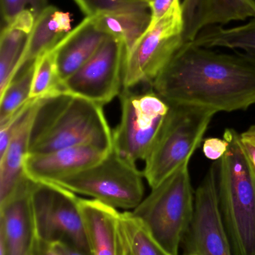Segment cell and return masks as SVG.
Wrapping results in <instances>:
<instances>
[{
  "instance_id": "6da1fadb",
  "label": "cell",
  "mask_w": 255,
  "mask_h": 255,
  "mask_svg": "<svg viewBox=\"0 0 255 255\" xmlns=\"http://www.w3.org/2000/svg\"><path fill=\"white\" fill-rule=\"evenodd\" d=\"M152 89L169 104L218 112L255 105V63L244 54L220 53L185 43L154 81Z\"/></svg>"
},
{
  "instance_id": "7a4b0ae2",
  "label": "cell",
  "mask_w": 255,
  "mask_h": 255,
  "mask_svg": "<svg viewBox=\"0 0 255 255\" xmlns=\"http://www.w3.org/2000/svg\"><path fill=\"white\" fill-rule=\"evenodd\" d=\"M82 145L112 149V132L103 106L67 92L42 99L31 129L29 154Z\"/></svg>"
},
{
  "instance_id": "3957f363",
  "label": "cell",
  "mask_w": 255,
  "mask_h": 255,
  "mask_svg": "<svg viewBox=\"0 0 255 255\" xmlns=\"http://www.w3.org/2000/svg\"><path fill=\"white\" fill-rule=\"evenodd\" d=\"M227 152L216 163L219 207L234 255H255V170L240 141L226 129Z\"/></svg>"
},
{
  "instance_id": "277c9868",
  "label": "cell",
  "mask_w": 255,
  "mask_h": 255,
  "mask_svg": "<svg viewBox=\"0 0 255 255\" xmlns=\"http://www.w3.org/2000/svg\"><path fill=\"white\" fill-rule=\"evenodd\" d=\"M187 163L154 188L131 211L170 255H179L194 214L195 191Z\"/></svg>"
},
{
  "instance_id": "5b68a950",
  "label": "cell",
  "mask_w": 255,
  "mask_h": 255,
  "mask_svg": "<svg viewBox=\"0 0 255 255\" xmlns=\"http://www.w3.org/2000/svg\"><path fill=\"white\" fill-rule=\"evenodd\" d=\"M169 105L170 110L161 131L145 160L142 173L151 189L190 163L216 115L197 106Z\"/></svg>"
},
{
  "instance_id": "8992f818",
  "label": "cell",
  "mask_w": 255,
  "mask_h": 255,
  "mask_svg": "<svg viewBox=\"0 0 255 255\" xmlns=\"http://www.w3.org/2000/svg\"><path fill=\"white\" fill-rule=\"evenodd\" d=\"M143 177L136 163L112 148L98 163L53 184L115 209L133 210L144 199Z\"/></svg>"
},
{
  "instance_id": "52a82bcc",
  "label": "cell",
  "mask_w": 255,
  "mask_h": 255,
  "mask_svg": "<svg viewBox=\"0 0 255 255\" xmlns=\"http://www.w3.org/2000/svg\"><path fill=\"white\" fill-rule=\"evenodd\" d=\"M185 43L181 2L177 0L124 55L123 89L140 84L152 85Z\"/></svg>"
},
{
  "instance_id": "ba28073f",
  "label": "cell",
  "mask_w": 255,
  "mask_h": 255,
  "mask_svg": "<svg viewBox=\"0 0 255 255\" xmlns=\"http://www.w3.org/2000/svg\"><path fill=\"white\" fill-rule=\"evenodd\" d=\"M120 100L121 121L112 132V148L133 163L145 160L161 131L170 105L153 89L144 94L123 89Z\"/></svg>"
},
{
  "instance_id": "9c48e42d",
  "label": "cell",
  "mask_w": 255,
  "mask_h": 255,
  "mask_svg": "<svg viewBox=\"0 0 255 255\" xmlns=\"http://www.w3.org/2000/svg\"><path fill=\"white\" fill-rule=\"evenodd\" d=\"M79 199L58 184L32 181L31 202L36 238L51 245L67 243L91 255Z\"/></svg>"
},
{
  "instance_id": "30bf717a",
  "label": "cell",
  "mask_w": 255,
  "mask_h": 255,
  "mask_svg": "<svg viewBox=\"0 0 255 255\" xmlns=\"http://www.w3.org/2000/svg\"><path fill=\"white\" fill-rule=\"evenodd\" d=\"M181 248L182 255H234L219 207L216 163L195 191L194 214Z\"/></svg>"
},
{
  "instance_id": "8fae6325",
  "label": "cell",
  "mask_w": 255,
  "mask_h": 255,
  "mask_svg": "<svg viewBox=\"0 0 255 255\" xmlns=\"http://www.w3.org/2000/svg\"><path fill=\"white\" fill-rule=\"evenodd\" d=\"M125 49L109 35L91 59L63 82L67 92L104 106L121 94Z\"/></svg>"
},
{
  "instance_id": "7c38bea8",
  "label": "cell",
  "mask_w": 255,
  "mask_h": 255,
  "mask_svg": "<svg viewBox=\"0 0 255 255\" xmlns=\"http://www.w3.org/2000/svg\"><path fill=\"white\" fill-rule=\"evenodd\" d=\"M31 187L32 181L25 176L10 197L0 203V245L7 255H29L35 241Z\"/></svg>"
},
{
  "instance_id": "4fadbf2b",
  "label": "cell",
  "mask_w": 255,
  "mask_h": 255,
  "mask_svg": "<svg viewBox=\"0 0 255 255\" xmlns=\"http://www.w3.org/2000/svg\"><path fill=\"white\" fill-rule=\"evenodd\" d=\"M110 151L95 145H82L43 154H28L24 172L35 182L55 183L98 163Z\"/></svg>"
},
{
  "instance_id": "5bb4252c",
  "label": "cell",
  "mask_w": 255,
  "mask_h": 255,
  "mask_svg": "<svg viewBox=\"0 0 255 255\" xmlns=\"http://www.w3.org/2000/svg\"><path fill=\"white\" fill-rule=\"evenodd\" d=\"M181 8L186 43L208 27L255 17V0H184Z\"/></svg>"
},
{
  "instance_id": "9a60e30c",
  "label": "cell",
  "mask_w": 255,
  "mask_h": 255,
  "mask_svg": "<svg viewBox=\"0 0 255 255\" xmlns=\"http://www.w3.org/2000/svg\"><path fill=\"white\" fill-rule=\"evenodd\" d=\"M91 255H122L124 232L121 214L96 199H79Z\"/></svg>"
},
{
  "instance_id": "2e32d148",
  "label": "cell",
  "mask_w": 255,
  "mask_h": 255,
  "mask_svg": "<svg viewBox=\"0 0 255 255\" xmlns=\"http://www.w3.org/2000/svg\"><path fill=\"white\" fill-rule=\"evenodd\" d=\"M109 36L94 16H86L52 49L62 84L91 59Z\"/></svg>"
},
{
  "instance_id": "e0dca14e",
  "label": "cell",
  "mask_w": 255,
  "mask_h": 255,
  "mask_svg": "<svg viewBox=\"0 0 255 255\" xmlns=\"http://www.w3.org/2000/svg\"><path fill=\"white\" fill-rule=\"evenodd\" d=\"M41 100H34L26 118L15 132L4 152L0 155V203L10 197L26 176L24 166L29 154L31 129Z\"/></svg>"
},
{
  "instance_id": "ac0fdd59",
  "label": "cell",
  "mask_w": 255,
  "mask_h": 255,
  "mask_svg": "<svg viewBox=\"0 0 255 255\" xmlns=\"http://www.w3.org/2000/svg\"><path fill=\"white\" fill-rule=\"evenodd\" d=\"M71 22L70 13L55 6L47 5L38 13L16 74L22 67L34 62L40 55L54 49L71 31Z\"/></svg>"
},
{
  "instance_id": "d6986e66",
  "label": "cell",
  "mask_w": 255,
  "mask_h": 255,
  "mask_svg": "<svg viewBox=\"0 0 255 255\" xmlns=\"http://www.w3.org/2000/svg\"><path fill=\"white\" fill-rule=\"evenodd\" d=\"M36 16L32 10L21 12L5 25L0 37V94L13 80L32 31Z\"/></svg>"
},
{
  "instance_id": "ffe728a7",
  "label": "cell",
  "mask_w": 255,
  "mask_h": 255,
  "mask_svg": "<svg viewBox=\"0 0 255 255\" xmlns=\"http://www.w3.org/2000/svg\"><path fill=\"white\" fill-rule=\"evenodd\" d=\"M97 26L108 35L124 43L125 54L130 52L151 24L150 9H136L94 16Z\"/></svg>"
},
{
  "instance_id": "44dd1931",
  "label": "cell",
  "mask_w": 255,
  "mask_h": 255,
  "mask_svg": "<svg viewBox=\"0 0 255 255\" xmlns=\"http://www.w3.org/2000/svg\"><path fill=\"white\" fill-rule=\"evenodd\" d=\"M193 43L208 49H232L244 54L255 63V17L247 23L232 28L208 27L199 33Z\"/></svg>"
},
{
  "instance_id": "7402d4cb",
  "label": "cell",
  "mask_w": 255,
  "mask_h": 255,
  "mask_svg": "<svg viewBox=\"0 0 255 255\" xmlns=\"http://www.w3.org/2000/svg\"><path fill=\"white\" fill-rule=\"evenodd\" d=\"M34 62L22 67L0 94V124L6 122L19 109L32 100L31 91Z\"/></svg>"
},
{
  "instance_id": "603a6c76",
  "label": "cell",
  "mask_w": 255,
  "mask_h": 255,
  "mask_svg": "<svg viewBox=\"0 0 255 255\" xmlns=\"http://www.w3.org/2000/svg\"><path fill=\"white\" fill-rule=\"evenodd\" d=\"M63 92L53 49L45 52L34 62L31 99H46Z\"/></svg>"
},
{
  "instance_id": "cb8c5ba5",
  "label": "cell",
  "mask_w": 255,
  "mask_h": 255,
  "mask_svg": "<svg viewBox=\"0 0 255 255\" xmlns=\"http://www.w3.org/2000/svg\"><path fill=\"white\" fill-rule=\"evenodd\" d=\"M121 223L134 255H170L153 238L143 223L131 212L121 214Z\"/></svg>"
},
{
  "instance_id": "d4e9b609",
  "label": "cell",
  "mask_w": 255,
  "mask_h": 255,
  "mask_svg": "<svg viewBox=\"0 0 255 255\" xmlns=\"http://www.w3.org/2000/svg\"><path fill=\"white\" fill-rule=\"evenodd\" d=\"M86 16H96L104 13L150 9V0H74Z\"/></svg>"
},
{
  "instance_id": "484cf974",
  "label": "cell",
  "mask_w": 255,
  "mask_h": 255,
  "mask_svg": "<svg viewBox=\"0 0 255 255\" xmlns=\"http://www.w3.org/2000/svg\"><path fill=\"white\" fill-rule=\"evenodd\" d=\"M1 13L5 25L10 23L21 12L28 9L37 15L47 6V0H1Z\"/></svg>"
},
{
  "instance_id": "4316f807",
  "label": "cell",
  "mask_w": 255,
  "mask_h": 255,
  "mask_svg": "<svg viewBox=\"0 0 255 255\" xmlns=\"http://www.w3.org/2000/svg\"><path fill=\"white\" fill-rule=\"evenodd\" d=\"M229 141L226 138L208 137L204 140L203 152L207 158L219 160L227 152Z\"/></svg>"
},
{
  "instance_id": "83f0119b",
  "label": "cell",
  "mask_w": 255,
  "mask_h": 255,
  "mask_svg": "<svg viewBox=\"0 0 255 255\" xmlns=\"http://www.w3.org/2000/svg\"><path fill=\"white\" fill-rule=\"evenodd\" d=\"M243 149L255 170V124L240 133Z\"/></svg>"
},
{
  "instance_id": "f1b7e54d",
  "label": "cell",
  "mask_w": 255,
  "mask_h": 255,
  "mask_svg": "<svg viewBox=\"0 0 255 255\" xmlns=\"http://www.w3.org/2000/svg\"><path fill=\"white\" fill-rule=\"evenodd\" d=\"M176 1L177 0H150L151 16L150 26H153L160 21L172 8Z\"/></svg>"
},
{
  "instance_id": "f546056e",
  "label": "cell",
  "mask_w": 255,
  "mask_h": 255,
  "mask_svg": "<svg viewBox=\"0 0 255 255\" xmlns=\"http://www.w3.org/2000/svg\"><path fill=\"white\" fill-rule=\"evenodd\" d=\"M52 247L57 255H91L67 243H57Z\"/></svg>"
},
{
  "instance_id": "4dcf8cb0",
  "label": "cell",
  "mask_w": 255,
  "mask_h": 255,
  "mask_svg": "<svg viewBox=\"0 0 255 255\" xmlns=\"http://www.w3.org/2000/svg\"><path fill=\"white\" fill-rule=\"evenodd\" d=\"M29 255H57L51 244L36 238Z\"/></svg>"
},
{
  "instance_id": "1f68e13d",
  "label": "cell",
  "mask_w": 255,
  "mask_h": 255,
  "mask_svg": "<svg viewBox=\"0 0 255 255\" xmlns=\"http://www.w3.org/2000/svg\"><path fill=\"white\" fill-rule=\"evenodd\" d=\"M122 255H134L133 252H132L131 249H130V245H129L128 241H127V238H126L125 233H124V243Z\"/></svg>"
}]
</instances>
